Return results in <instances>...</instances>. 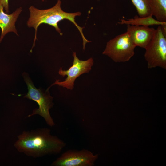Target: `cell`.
<instances>
[{"label": "cell", "instance_id": "obj_9", "mask_svg": "<svg viewBox=\"0 0 166 166\" xmlns=\"http://www.w3.org/2000/svg\"><path fill=\"white\" fill-rule=\"evenodd\" d=\"M3 9L0 2V28L1 30L0 43L6 34L9 32H14L18 36L15 23L22 10V7H20L12 14H8L4 12Z\"/></svg>", "mask_w": 166, "mask_h": 166}, {"label": "cell", "instance_id": "obj_13", "mask_svg": "<svg viewBox=\"0 0 166 166\" xmlns=\"http://www.w3.org/2000/svg\"><path fill=\"white\" fill-rule=\"evenodd\" d=\"M8 1L9 0H0L6 13H7L9 12Z\"/></svg>", "mask_w": 166, "mask_h": 166}, {"label": "cell", "instance_id": "obj_3", "mask_svg": "<svg viewBox=\"0 0 166 166\" xmlns=\"http://www.w3.org/2000/svg\"><path fill=\"white\" fill-rule=\"evenodd\" d=\"M23 76L28 89V93L24 97L35 101L38 105V108L34 109L28 117L38 114L44 119L48 125L51 127L54 126V122L49 112V109L54 104L53 97L50 96L49 89L44 91L40 89H38L35 87L27 74L23 73Z\"/></svg>", "mask_w": 166, "mask_h": 166}, {"label": "cell", "instance_id": "obj_7", "mask_svg": "<svg viewBox=\"0 0 166 166\" xmlns=\"http://www.w3.org/2000/svg\"><path fill=\"white\" fill-rule=\"evenodd\" d=\"M85 149L81 150H69L62 153L51 164L52 166H93L98 158Z\"/></svg>", "mask_w": 166, "mask_h": 166}, {"label": "cell", "instance_id": "obj_11", "mask_svg": "<svg viewBox=\"0 0 166 166\" xmlns=\"http://www.w3.org/2000/svg\"><path fill=\"white\" fill-rule=\"evenodd\" d=\"M152 16L161 22H166V0H148Z\"/></svg>", "mask_w": 166, "mask_h": 166}, {"label": "cell", "instance_id": "obj_2", "mask_svg": "<svg viewBox=\"0 0 166 166\" xmlns=\"http://www.w3.org/2000/svg\"><path fill=\"white\" fill-rule=\"evenodd\" d=\"M61 2L58 0L55 5L52 7L45 10H40L33 6H30L29 8L30 12V17L27 22L28 27H34L35 30V34L33 46L30 50L35 46V42L37 39V32L38 28L41 24H45L53 27L56 31L61 35H62L61 30L59 28L58 24L59 22L65 19L68 20L73 23L80 32L83 41V49L85 47V45L90 41L87 40L85 38L83 32L84 27L79 26L75 20V17L79 16L81 13L79 12L74 13H67L63 11L61 8Z\"/></svg>", "mask_w": 166, "mask_h": 166}, {"label": "cell", "instance_id": "obj_6", "mask_svg": "<svg viewBox=\"0 0 166 166\" xmlns=\"http://www.w3.org/2000/svg\"><path fill=\"white\" fill-rule=\"evenodd\" d=\"M73 65L67 70H63L62 68H60L58 72L59 75L62 77L67 76L65 80L61 81H60L59 80H56L47 89H49L54 85H57L72 90L76 78L81 75L88 73L90 71L94 63L92 58L86 61L80 60L77 57L76 52H73Z\"/></svg>", "mask_w": 166, "mask_h": 166}, {"label": "cell", "instance_id": "obj_10", "mask_svg": "<svg viewBox=\"0 0 166 166\" xmlns=\"http://www.w3.org/2000/svg\"><path fill=\"white\" fill-rule=\"evenodd\" d=\"M118 23L121 24H125L136 26H149L152 25L162 26L166 25V22H163L158 21L152 17L151 15L146 17H140L135 16L133 18L125 20L122 19Z\"/></svg>", "mask_w": 166, "mask_h": 166}, {"label": "cell", "instance_id": "obj_1", "mask_svg": "<svg viewBox=\"0 0 166 166\" xmlns=\"http://www.w3.org/2000/svg\"><path fill=\"white\" fill-rule=\"evenodd\" d=\"M66 146L65 142L52 135L47 128L24 131L14 144L18 152L34 158L59 154Z\"/></svg>", "mask_w": 166, "mask_h": 166}, {"label": "cell", "instance_id": "obj_14", "mask_svg": "<svg viewBox=\"0 0 166 166\" xmlns=\"http://www.w3.org/2000/svg\"><path fill=\"white\" fill-rule=\"evenodd\" d=\"M42 1H44V0H42Z\"/></svg>", "mask_w": 166, "mask_h": 166}, {"label": "cell", "instance_id": "obj_12", "mask_svg": "<svg viewBox=\"0 0 166 166\" xmlns=\"http://www.w3.org/2000/svg\"><path fill=\"white\" fill-rule=\"evenodd\" d=\"M136 7L139 16L143 17L152 15L148 0H131Z\"/></svg>", "mask_w": 166, "mask_h": 166}, {"label": "cell", "instance_id": "obj_5", "mask_svg": "<svg viewBox=\"0 0 166 166\" xmlns=\"http://www.w3.org/2000/svg\"><path fill=\"white\" fill-rule=\"evenodd\" d=\"M145 49L144 56L148 68L159 67L166 69V36L161 26L156 29L153 38Z\"/></svg>", "mask_w": 166, "mask_h": 166}, {"label": "cell", "instance_id": "obj_4", "mask_svg": "<svg viewBox=\"0 0 166 166\" xmlns=\"http://www.w3.org/2000/svg\"><path fill=\"white\" fill-rule=\"evenodd\" d=\"M136 47L126 31L109 40L102 54L115 62H124L134 56Z\"/></svg>", "mask_w": 166, "mask_h": 166}, {"label": "cell", "instance_id": "obj_8", "mask_svg": "<svg viewBox=\"0 0 166 166\" xmlns=\"http://www.w3.org/2000/svg\"><path fill=\"white\" fill-rule=\"evenodd\" d=\"M127 31L136 47L145 49L153 38L156 29L149 26L127 25Z\"/></svg>", "mask_w": 166, "mask_h": 166}]
</instances>
